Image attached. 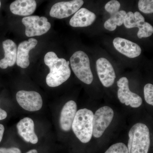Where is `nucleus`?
I'll return each mask as SVG.
<instances>
[{
    "label": "nucleus",
    "instance_id": "nucleus-1",
    "mask_svg": "<svg viewBox=\"0 0 153 153\" xmlns=\"http://www.w3.org/2000/svg\"><path fill=\"white\" fill-rule=\"evenodd\" d=\"M44 60L45 64L50 69L46 77V82L49 87L59 86L69 78L71 71L69 61H66L64 58H58L53 52H47Z\"/></svg>",
    "mask_w": 153,
    "mask_h": 153
},
{
    "label": "nucleus",
    "instance_id": "nucleus-2",
    "mask_svg": "<svg viewBox=\"0 0 153 153\" xmlns=\"http://www.w3.org/2000/svg\"><path fill=\"white\" fill-rule=\"evenodd\" d=\"M128 153H148L150 146L149 129L142 123H137L128 133Z\"/></svg>",
    "mask_w": 153,
    "mask_h": 153
},
{
    "label": "nucleus",
    "instance_id": "nucleus-3",
    "mask_svg": "<svg viewBox=\"0 0 153 153\" xmlns=\"http://www.w3.org/2000/svg\"><path fill=\"white\" fill-rule=\"evenodd\" d=\"M94 114L87 108L76 111L71 128L76 137L83 143L89 142L93 135Z\"/></svg>",
    "mask_w": 153,
    "mask_h": 153
},
{
    "label": "nucleus",
    "instance_id": "nucleus-4",
    "mask_svg": "<svg viewBox=\"0 0 153 153\" xmlns=\"http://www.w3.org/2000/svg\"><path fill=\"white\" fill-rule=\"evenodd\" d=\"M70 63L73 72L82 82L89 85L93 80L90 60L87 54L82 51L74 52L70 57Z\"/></svg>",
    "mask_w": 153,
    "mask_h": 153
},
{
    "label": "nucleus",
    "instance_id": "nucleus-5",
    "mask_svg": "<svg viewBox=\"0 0 153 153\" xmlns=\"http://www.w3.org/2000/svg\"><path fill=\"white\" fill-rule=\"evenodd\" d=\"M25 27V34L28 37L41 36L47 33L51 28V24L45 17L33 16L26 17L22 20Z\"/></svg>",
    "mask_w": 153,
    "mask_h": 153
},
{
    "label": "nucleus",
    "instance_id": "nucleus-6",
    "mask_svg": "<svg viewBox=\"0 0 153 153\" xmlns=\"http://www.w3.org/2000/svg\"><path fill=\"white\" fill-rule=\"evenodd\" d=\"M114 116L111 108L105 106L97 110L94 115L93 135L96 138L101 137L110 125Z\"/></svg>",
    "mask_w": 153,
    "mask_h": 153
},
{
    "label": "nucleus",
    "instance_id": "nucleus-7",
    "mask_svg": "<svg viewBox=\"0 0 153 153\" xmlns=\"http://www.w3.org/2000/svg\"><path fill=\"white\" fill-rule=\"evenodd\" d=\"M128 83V79L124 76L118 80V98L122 103H125L126 105H130L134 108L139 107L142 104V99L139 95L131 91Z\"/></svg>",
    "mask_w": 153,
    "mask_h": 153
},
{
    "label": "nucleus",
    "instance_id": "nucleus-8",
    "mask_svg": "<svg viewBox=\"0 0 153 153\" xmlns=\"http://www.w3.org/2000/svg\"><path fill=\"white\" fill-rule=\"evenodd\" d=\"M16 100L19 105L28 111H37L43 105L42 97L36 91H19L16 94Z\"/></svg>",
    "mask_w": 153,
    "mask_h": 153
},
{
    "label": "nucleus",
    "instance_id": "nucleus-9",
    "mask_svg": "<svg viewBox=\"0 0 153 153\" xmlns=\"http://www.w3.org/2000/svg\"><path fill=\"white\" fill-rule=\"evenodd\" d=\"M84 4L82 0H72L69 1L60 2L52 6L50 16L53 18L63 19L75 13Z\"/></svg>",
    "mask_w": 153,
    "mask_h": 153
},
{
    "label": "nucleus",
    "instance_id": "nucleus-10",
    "mask_svg": "<svg viewBox=\"0 0 153 153\" xmlns=\"http://www.w3.org/2000/svg\"><path fill=\"white\" fill-rule=\"evenodd\" d=\"M96 69L99 78L105 87L113 85L116 78L114 69L110 62L106 58L100 57L96 61Z\"/></svg>",
    "mask_w": 153,
    "mask_h": 153
},
{
    "label": "nucleus",
    "instance_id": "nucleus-11",
    "mask_svg": "<svg viewBox=\"0 0 153 153\" xmlns=\"http://www.w3.org/2000/svg\"><path fill=\"white\" fill-rule=\"evenodd\" d=\"M113 44L118 52L129 58H135L141 53V48L137 44L125 38H115Z\"/></svg>",
    "mask_w": 153,
    "mask_h": 153
},
{
    "label": "nucleus",
    "instance_id": "nucleus-12",
    "mask_svg": "<svg viewBox=\"0 0 153 153\" xmlns=\"http://www.w3.org/2000/svg\"><path fill=\"white\" fill-rule=\"evenodd\" d=\"M18 134L27 142L35 144L38 139L35 131V124L32 119L25 117L17 125Z\"/></svg>",
    "mask_w": 153,
    "mask_h": 153
},
{
    "label": "nucleus",
    "instance_id": "nucleus-13",
    "mask_svg": "<svg viewBox=\"0 0 153 153\" xmlns=\"http://www.w3.org/2000/svg\"><path fill=\"white\" fill-rule=\"evenodd\" d=\"M38 41L34 38H30L28 41L20 43L17 49V65L23 68H27L30 65L29 52L34 49L38 44Z\"/></svg>",
    "mask_w": 153,
    "mask_h": 153
},
{
    "label": "nucleus",
    "instance_id": "nucleus-14",
    "mask_svg": "<svg viewBox=\"0 0 153 153\" xmlns=\"http://www.w3.org/2000/svg\"><path fill=\"white\" fill-rule=\"evenodd\" d=\"M77 110V105L73 100L67 102L63 106L60 113L59 123L63 131H68L72 126Z\"/></svg>",
    "mask_w": 153,
    "mask_h": 153
},
{
    "label": "nucleus",
    "instance_id": "nucleus-15",
    "mask_svg": "<svg viewBox=\"0 0 153 153\" xmlns=\"http://www.w3.org/2000/svg\"><path fill=\"white\" fill-rule=\"evenodd\" d=\"M96 16L85 8L79 9L70 19L69 24L74 27H83L90 26L95 21Z\"/></svg>",
    "mask_w": 153,
    "mask_h": 153
},
{
    "label": "nucleus",
    "instance_id": "nucleus-16",
    "mask_svg": "<svg viewBox=\"0 0 153 153\" xmlns=\"http://www.w3.org/2000/svg\"><path fill=\"white\" fill-rule=\"evenodd\" d=\"M2 44L4 57L0 60V68L6 69L13 66L16 62L17 47L16 43L10 39L3 41Z\"/></svg>",
    "mask_w": 153,
    "mask_h": 153
},
{
    "label": "nucleus",
    "instance_id": "nucleus-17",
    "mask_svg": "<svg viewBox=\"0 0 153 153\" xmlns=\"http://www.w3.org/2000/svg\"><path fill=\"white\" fill-rule=\"evenodd\" d=\"M36 7L35 0H16L11 4L10 10L15 15L28 16L34 13Z\"/></svg>",
    "mask_w": 153,
    "mask_h": 153
},
{
    "label": "nucleus",
    "instance_id": "nucleus-18",
    "mask_svg": "<svg viewBox=\"0 0 153 153\" xmlns=\"http://www.w3.org/2000/svg\"><path fill=\"white\" fill-rule=\"evenodd\" d=\"M126 14V12L125 11L120 10L111 15L110 18L105 22L104 28L110 31H114L117 26H120L123 25Z\"/></svg>",
    "mask_w": 153,
    "mask_h": 153
},
{
    "label": "nucleus",
    "instance_id": "nucleus-19",
    "mask_svg": "<svg viewBox=\"0 0 153 153\" xmlns=\"http://www.w3.org/2000/svg\"><path fill=\"white\" fill-rule=\"evenodd\" d=\"M145 18L139 12H136L134 13L132 12H129L125 16L123 24L127 29H131L138 27L145 22Z\"/></svg>",
    "mask_w": 153,
    "mask_h": 153
},
{
    "label": "nucleus",
    "instance_id": "nucleus-20",
    "mask_svg": "<svg viewBox=\"0 0 153 153\" xmlns=\"http://www.w3.org/2000/svg\"><path fill=\"white\" fill-rule=\"evenodd\" d=\"M139 31L137 36L140 38H148L152 35L153 27L148 22H144L140 25L139 27Z\"/></svg>",
    "mask_w": 153,
    "mask_h": 153
},
{
    "label": "nucleus",
    "instance_id": "nucleus-21",
    "mask_svg": "<svg viewBox=\"0 0 153 153\" xmlns=\"http://www.w3.org/2000/svg\"><path fill=\"white\" fill-rule=\"evenodd\" d=\"M138 6L140 10L144 13H153V0H139Z\"/></svg>",
    "mask_w": 153,
    "mask_h": 153
},
{
    "label": "nucleus",
    "instance_id": "nucleus-22",
    "mask_svg": "<svg viewBox=\"0 0 153 153\" xmlns=\"http://www.w3.org/2000/svg\"><path fill=\"white\" fill-rule=\"evenodd\" d=\"M105 153H128V151L124 143H119L111 146Z\"/></svg>",
    "mask_w": 153,
    "mask_h": 153
},
{
    "label": "nucleus",
    "instance_id": "nucleus-23",
    "mask_svg": "<svg viewBox=\"0 0 153 153\" xmlns=\"http://www.w3.org/2000/svg\"><path fill=\"white\" fill-rule=\"evenodd\" d=\"M120 7V4L117 0H111L108 2L105 6V9L111 15L117 13Z\"/></svg>",
    "mask_w": 153,
    "mask_h": 153
},
{
    "label": "nucleus",
    "instance_id": "nucleus-24",
    "mask_svg": "<svg viewBox=\"0 0 153 153\" xmlns=\"http://www.w3.org/2000/svg\"><path fill=\"white\" fill-rule=\"evenodd\" d=\"M144 94L145 100L147 103L153 105V85L151 83H148L144 88Z\"/></svg>",
    "mask_w": 153,
    "mask_h": 153
},
{
    "label": "nucleus",
    "instance_id": "nucleus-25",
    "mask_svg": "<svg viewBox=\"0 0 153 153\" xmlns=\"http://www.w3.org/2000/svg\"><path fill=\"white\" fill-rule=\"evenodd\" d=\"M0 153H22V152L17 148H0Z\"/></svg>",
    "mask_w": 153,
    "mask_h": 153
},
{
    "label": "nucleus",
    "instance_id": "nucleus-26",
    "mask_svg": "<svg viewBox=\"0 0 153 153\" xmlns=\"http://www.w3.org/2000/svg\"><path fill=\"white\" fill-rule=\"evenodd\" d=\"M7 116V114L5 111L0 108V120L5 119Z\"/></svg>",
    "mask_w": 153,
    "mask_h": 153
},
{
    "label": "nucleus",
    "instance_id": "nucleus-27",
    "mask_svg": "<svg viewBox=\"0 0 153 153\" xmlns=\"http://www.w3.org/2000/svg\"><path fill=\"white\" fill-rule=\"evenodd\" d=\"M4 127L2 124H0V143L2 140L3 135L4 132Z\"/></svg>",
    "mask_w": 153,
    "mask_h": 153
},
{
    "label": "nucleus",
    "instance_id": "nucleus-28",
    "mask_svg": "<svg viewBox=\"0 0 153 153\" xmlns=\"http://www.w3.org/2000/svg\"><path fill=\"white\" fill-rule=\"evenodd\" d=\"M26 153H38V151L36 150V149H32L29 151V152Z\"/></svg>",
    "mask_w": 153,
    "mask_h": 153
},
{
    "label": "nucleus",
    "instance_id": "nucleus-29",
    "mask_svg": "<svg viewBox=\"0 0 153 153\" xmlns=\"http://www.w3.org/2000/svg\"><path fill=\"white\" fill-rule=\"evenodd\" d=\"M1 1H0V7H1Z\"/></svg>",
    "mask_w": 153,
    "mask_h": 153
}]
</instances>
